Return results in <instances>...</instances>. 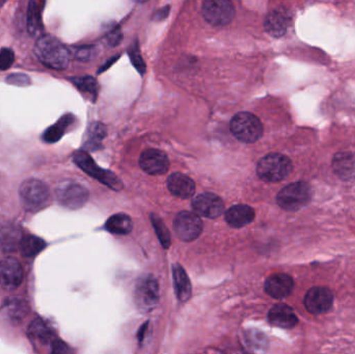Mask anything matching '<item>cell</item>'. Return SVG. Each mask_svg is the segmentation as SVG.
<instances>
[{
  "instance_id": "obj_1",
  "label": "cell",
  "mask_w": 355,
  "mask_h": 354,
  "mask_svg": "<svg viewBox=\"0 0 355 354\" xmlns=\"http://www.w3.org/2000/svg\"><path fill=\"white\" fill-rule=\"evenodd\" d=\"M33 51L42 64L55 70L67 69L70 62V50L52 35H45L39 37Z\"/></svg>"
},
{
  "instance_id": "obj_2",
  "label": "cell",
  "mask_w": 355,
  "mask_h": 354,
  "mask_svg": "<svg viewBox=\"0 0 355 354\" xmlns=\"http://www.w3.org/2000/svg\"><path fill=\"white\" fill-rule=\"evenodd\" d=\"M293 170V164L287 156L271 153L263 157L257 166V174L265 182H279L287 178Z\"/></svg>"
},
{
  "instance_id": "obj_3",
  "label": "cell",
  "mask_w": 355,
  "mask_h": 354,
  "mask_svg": "<svg viewBox=\"0 0 355 354\" xmlns=\"http://www.w3.org/2000/svg\"><path fill=\"white\" fill-rule=\"evenodd\" d=\"M232 133L238 141L245 143H256L262 137L263 125L258 116L250 112H239L231 121Z\"/></svg>"
},
{
  "instance_id": "obj_4",
  "label": "cell",
  "mask_w": 355,
  "mask_h": 354,
  "mask_svg": "<svg viewBox=\"0 0 355 354\" xmlns=\"http://www.w3.org/2000/svg\"><path fill=\"white\" fill-rule=\"evenodd\" d=\"M21 203L27 211H39L47 205L49 201V189L45 183L37 179H27L23 181L19 189Z\"/></svg>"
},
{
  "instance_id": "obj_5",
  "label": "cell",
  "mask_w": 355,
  "mask_h": 354,
  "mask_svg": "<svg viewBox=\"0 0 355 354\" xmlns=\"http://www.w3.org/2000/svg\"><path fill=\"white\" fill-rule=\"evenodd\" d=\"M310 186L304 182H294L279 191L277 205L286 211L295 212L308 205L311 200Z\"/></svg>"
},
{
  "instance_id": "obj_6",
  "label": "cell",
  "mask_w": 355,
  "mask_h": 354,
  "mask_svg": "<svg viewBox=\"0 0 355 354\" xmlns=\"http://www.w3.org/2000/svg\"><path fill=\"white\" fill-rule=\"evenodd\" d=\"M75 163L83 170V172L89 174L93 178L97 179L103 184L107 185L110 188L116 191H120L123 188L122 182L120 179L114 174V172H108L106 170H102L92 159L89 154L83 151H78L73 156Z\"/></svg>"
},
{
  "instance_id": "obj_7",
  "label": "cell",
  "mask_w": 355,
  "mask_h": 354,
  "mask_svg": "<svg viewBox=\"0 0 355 354\" xmlns=\"http://www.w3.org/2000/svg\"><path fill=\"white\" fill-rule=\"evenodd\" d=\"M135 303L144 313L153 311L157 307L160 299L159 285L152 276L141 278L135 288Z\"/></svg>"
},
{
  "instance_id": "obj_8",
  "label": "cell",
  "mask_w": 355,
  "mask_h": 354,
  "mask_svg": "<svg viewBox=\"0 0 355 354\" xmlns=\"http://www.w3.org/2000/svg\"><path fill=\"white\" fill-rule=\"evenodd\" d=\"M202 15L207 22L215 26H225L235 17V8L227 0H207L202 3Z\"/></svg>"
},
{
  "instance_id": "obj_9",
  "label": "cell",
  "mask_w": 355,
  "mask_h": 354,
  "mask_svg": "<svg viewBox=\"0 0 355 354\" xmlns=\"http://www.w3.org/2000/svg\"><path fill=\"white\" fill-rule=\"evenodd\" d=\"M56 197L60 205L69 209L83 207L89 199V193L85 187L71 181H64L55 189Z\"/></svg>"
},
{
  "instance_id": "obj_10",
  "label": "cell",
  "mask_w": 355,
  "mask_h": 354,
  "mask_svg": "<svg viewBox=\"0 0 355 354\" xmlns=\"http://www.w3.org/2000/svg\"><path fill=\"white\" fill-rule=\"evenodd\" d=\"M174 230L181 240L193 241L202 232V222L198 214L182 211L174 220Z\"/></svg>"
},
{
  "instance_id": "obj_11",
  "label": "cell",
  "mask_w": 355,
  "mask_h": 354,
  "mask_svg": "<svg viewBox=\"0 0 355 354\" xmlns=\"http://www.w3.org/2000/svg\"><path fill=\"white\" fill-rule=\"evenodd\" d=\"M334 293L327 287L316 286L311 288L304 297V307L313 315L327 313L334 305Z\"/></svg>"
},
{
  "instance_id": "obj_12",
  "label": "cell",
  "mask_w": 355,
  "mask_h": 354,
  "mask_svg": "<svg viewBox=\"0 0 355 354\" xmlns=\"http://www.w3.org/2000/svg\"><path fill=\"white\" fill-rule=\"evenodd\" d=\"M23 268L20 262L12 257L0 261V285L6 291H14L22 284Z\"/></svg>"
},
{
  "instance_id": "obj_13",
  "label": "cell",
  "mask_w": 355,
  "mask_h": 354,
  "mask_svg": "<svg viewBox=\"0 0 355 354\" xmlns=\"http://www.w3.org/2000/svg\"><path fill=\"white\" fill-rule=\"evenodd\" d=\"M191 205L196 214L207 218H217L225 210L223 200L216 195L209 193H202L194 197Z\"/></svg>"
},
{
  "instance_id": "obj_14",
  "label": "cell",
  "mask_w": 355,
  "mask_h": 354,
  "mask_svg": "<svg viewBox=\"0 0 355 354\" xmlns=\"http://www.w3.org/2000/svg\"><path fill=\"white\" fill-rule=\"evenodd\" d=\"M141 168L149 175H164L170 168V161L166 153L160 150L150 149L139 158Z\"/></svg>"
},
{
  "instance_id": "obj_15",
  "label": "cell",
  "mask_w": 355,
  "mask_h": 354,
  "mask_svg": "<svg viewBox=\"0 0 355 354\" xmlns=\"http://www.w3.org/2000/svg\"><path fill=\"white\" fill-rule=\"evenodd\" d=\"M293 289V278L286 274H272L265 282V291L275 299H286L291 294Z\"/></svg>"
},
{
  "instance_id": "obj_16",
  "label": "cell",
  "mask_w": 355,
  "mask_h": 354,
  "mask_svg": "<svg viewBox=\"0 0 355 354\" xmlns=\"http://www.w3.org/2000/svg\"><path fill=\"white\" fill-rule=\"evenodd\" d=\"M268 321L275 328L290 330L297 326L298 318L294 313L293 309L285 303H277L269 311Z\"/></svg>"
},
{
  "instance_id": "obj_17",
  "label": "cell",
  "mask_w": 355,
  "mask_h": 354,
  "mask_svg": "<svg viewBox=\"0 0 355 354\" xmlns=\"http://www.w3.org/2000/svg\"><path fill=\"white\" fill-rule=\"evenodd\" d=\"M290 21H291V16L287 10L277 8L267 15L264 23L265 29L272 37H283L287 33Z\"/></svg>"
},
{
  "instance_id": "obj_18",
  "label": "cell",
  "mask_w": 355,
  "mask_h": 354,
  "mask_svg": "<svg viewBox=\"0 0 355 354\" xmlns=\"http://www.w3.org/2000/svg\"><path fill=\"white\" fill-rule=\"evenodd\" d=\"M0 313L10 324H18L28 314V306L21 297H8L2 303Z\"/></svg>"
},
{
  "instance_id": "obj_19",
  "label": "cell",
  "mask_w": 355,
  "mask_h": 354,
  "mask_svg": "<svg viewBox=\"0 0 355 354\" xmlns=\"http://www.w3.org/2000/svg\"><path fill=\"white\" fill-rule=\"evenodd\" d=\"M22 231L16 224H6L0 227V249L4 253H14L20 249Z\"/></svg>"
},
{
  "instance_id": "obj_20",
  "label": "cell",
  "mask_w": 355,
  "mask_h": 354,
  "mask_svg": "<svg viewBox=\"0 0 355 354\" xmlns=\"http://www.w3.org/2000/svg\"><path fill=\"white\" fill-rule=\"evenodd\" d=\"M168 188L172 195L180 199H189L194 195L196 184L186 175L175 172L168 179Z\"/></svg>"
},
{
  "instance_id": "obj_21",
  "label": "cell",
  "mask_w": 355,
  "mask_h": 354,
  "mask_svg": "<svg viewBox=\"0 0 355 354\" xmlns=\"http://www.w3.org/2000/svg\"><path fill=\"white\" fill-rule=\"evenodd\" d=\"M333 170L344 181L355 180V155L350 152L336 154Z\"/></svg>"
},
{
  "instance_id": "obj_22",
  "label": "cell",
  "mask_w": 355,
  "mask_h": 354,
  "mask_svg": "<svg viewBox=\"0 0 355 354\" xmlns=\"http://www.w3.org/2000/svg\"><path fill=\"white\" fill-rule=\"evenodd\" d=\"M254 210L248 205H236L225 213V220L233 228L239 229L250 224L254 220Z\"/></svg>"
},
{
  "instance_id": "obj_23",
  "label": "cell",
  "mask_w": 355,
  "mask_h": 354,
  "mask_svg": "<svg viewBox=\"0 0 355 354\" xmlns=\"http://www.w3.org/2000/svg\"><path fill=\"white\" fill-rule=\"evenodd\" d=\"M173 278L178 299L182 303H185L191 297V284L185 270L179 264H175L173 267Z\"/></svg>"
},
{
  "instance_id": "obj_24",
  "label": "cell",
  "mask_w": 355,
  "mask_h": 354,
  "mask_svg": "<svg viewBox=\"0 0 355 354\" xmlns=\"http://www.w3.org/2000/svg\"><path fill=\"white\" fill-rule=\"evenodd\" d=\"M43 2L31 1L27 8V30L29 35L37 37L43 31L42 25V10Z\"/></svg>"
},
{
  "instance_id": "obj_25",
  "label": "cell",
  "mask_w": 355,
  "mask_h": 354,
  "mask_svg": "<svg viewBox=\"0 0 355 354\" xmlns=\"http://www.w3.org/2000/svg\"><path fill=\"white\" fill-rule=\"evenodd\" d=\"M105 228L108 232L112 233V234L127 235L132 231V220L127 214H116L107 220Z\"/></svg>"
},
{
  "instance_id": "obj_26",
  "label": "cell",
  "mask_w": 355,
  "mask_h": 354,
  "mask_svg": "<svg viewBox=\"0 0 355 354\" xmlns=\"http://www.w3.org/2000/svg\"><path fill=\"white\" fill-rule=\"evenodd\" d=\"M72 123V116H62V118H60L56 124H54L53 126L49 127V128L44 132L42 139H43V141H45V143H58V141L62 139V135L64 134L66 129L68 128Z\"/></svg>"
},
{
  "instance_id": "obj_27",
  "label": "cell",
  "mask_w": 355,
  "mask_h": 354,
  "mask_svg": "<svg viewBox=\"0 0 355 354\" xmlns=\"http://www.w3.org/2000/svg\"><path fill=\"white\" fill-rule=\"evenodd\" d=\"M46 247V242L43 239L37 236H24L20 245V251L23 256L27 258H33L39 255Z\"/></svg>"
},
{
  "instance_id": "obj_28",
  "label": "cell",
  "mask_w": 355,
  "mask_h": 354,
  "mask_svg": "<svg viewBox=\"0 0 355 354\" xmlns=\"http://www.w3.org/2000/svg\"><path fill=\"white\" fill-rule=\"evenodd\" d=\"M28 334L31 338L40 343H48L53 336L51 328L42 319H35L28 328Z\"/></svg>"
},
{
  "instance_id": "obj_29",
  "label": "cell",
  "mask_w": 355,
  "mask_h": 354,
  "mask_svg": "<svg viewBox=\"0 0 355 354\" xmlns=\"http://www.w3.org/2000/svg\"><path fill=\"white\" fill-rule=\"evenodd\" d=\"M244 341H245V346L252 353H262L267 346V340L264 335L256 330L246 333Z\"/></svg>"
},
{
  "instance_id": "obj_30",
  "label": "cell",
  "mask_w": 355,
  "mask_h": 354,
  "mask_svg": "<svg viewBox=\"0 0 355 354\" xmlns=\"http://www.w3.org/2000/svg\"><path fill=\"white\" fill-rule=\"evenodd\" d=\"M73 83L83 93L89 94L96 98L98 93V85L96 79L91 76L76 77L72 79Z\"/></svg>"
},
{
  "instance_id": "obj_31",
  "label": "cell",
  "mask_w": 355,
  "mask_h": 354,
  "mask_svg": "<svg viewBox=\"0 0 355 354\" xmlns=\"http://www.w3.org/2000/svg\"><path fill=\"white\" fill-rule=\"evenodd\" d=\"M151 220L160 242L164 245V249H168L171 247V236L166 224L157 215H152Z\"/></svg>"
},
{
  "instance_id": "obj_32",
  "label": "cell",
  "mask_w": 355,
  "mask_h": 354,
  "mask_svg": "<svg viewBox=\"0 0 355 354\" xmlns=\"http://www.w3.org/2000/svg\"><path fill=\"white\" fill-rule=\"evenodd\" d=\"M106 128L104 125L100 124V123H96V124L92 125L89 129V141H87V148H92V149H96L97 143H100V141L105 137Z\"/></svg>"
},
{
  "instance_id": "obj_33",
  "label": "cell",
  "mask_w": 355,
  "mask_h": 354,
  "mask_svg": "<svg viewBox=\"0 0 355 354\" xmlns=\"http://www.w3.org/2000/svg\"><path fill=\"white\" fill-rule=\"evenodd\" d=\"M95 48L92 46H81V47H75L72 54L75 60L79 62H89L95 56Z\"/></svg>"
},
{
  "instance_id": "obj_34",
  "label": "cell",
  "mask_w": 355,
  "mask_h": 354,
  "mask_svg": "<svg viewBox=\"0 0 355 354\" xmlns=\"http://www.w3.org/2000/svg\"><path fill=\"white\" fill-rule=\"evenodd\" d=\"M15 62V53L10 48L0 50V70L6 71L12 66Z\"/></svg>"
},
{
  "instance_id": "obj_35",
  "label": "cell",
  "mask_w": 355,
  "mask_h": 354,
  "mask_svg": "<svg viewBox=\"0 0 355 354\" xmlns=\"http://www.w3.org/2000/svg\"><path fill=\"white\" fill-rule=\"evenodd\" d=\"M6 82L8 85H17V87H27L31 85V78L25 74H10V76L6 77Z\"/></svg>"
},
{
  "instance_id": "obj_36",
  "label": "cell",
  "mask_w": 355,
  "mask_h": 354,
  "mask_svg": "<svg viewBox=\"0 0 355 354\" xmlns=\"http://www.w3.org/2000/svg\"><path fill=\"white\" fill-rule=\"evenodd\" d=\"M51 354H75L73 349L64 341L55 340L52 343Z\"/></svg>"
}]
</instances>
